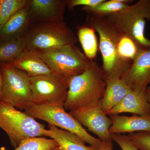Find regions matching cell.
<instances>
[{"instance_id": "25", "label": "cell", "mask_w": 150, "mask_h": 150, "mask_svg": "<svg viewBox=\"0 0 150 150\" xmlns=\"http://www.w3.org/2000/svg\"><path fill=\"white\" fill-rule=\"evenodd\" d=\"M112 141L115 142L122 150H140L133 144L127 135L122 134H111Z\"/></svg>"}, {"instance_id": "14", "label": "cell", "mask_w": 150, "mask_h": 150, "mask_svg": "<svg viewBox=\"0 0 150 150\" xmlns=\"http://www.w3.org/2000/svg\"><path fill=\"white\" fill-rule=\"evenodd\" d=\"M112 124L109 129L110 135L134 133L138 131L150 132V114L145 116L110 115Z\"/></svg>"}, {"instance_id": "3", "label": "cell", "mask_w": 150, "mask_h": 150, "mask_svg": "<svg viewBox=\"0 0 150 150\" xmlns=\"http://www.w3.org/2000/svg\"><path fill=\"white\" fill-rule=\"evenodd\" d=\"M89 22L99 35V48L103 62L101 69L104 79L121 78L128 68L118 56V30L105 16L92 15Z\"/></svg>"}, {"instance_id": "12", "label": "cell", "mask_w": 150, "mask_h": 150, "mask_svg": "<svg viewBox=\"0 0 150 150\" xmlns=\"http://www.w3.org/2000/svg\"><path fill=\"white\" fill-rule=\"evenodd\" d=\"M66 0H30V23L64 21Z\"/></svg>"}, {"instance_id": "20", "label": "cell", "mask_w": 150, "mask_h": 150, "mask_svg": "<svg viewBox=\"0 0 150 150\" xmlns=\"http://www.w3.org/2000/svg\"><path fill=\"white\" fill-rule=\"evenodd\" d=\"M77 37L84 54L92 61L96 57L99 48L95 30L90 26H81L78 29Z\"/></svg>"}, {"instance_id": "17", "label": "cell", "mask_w": 150, "mask_h": 150, "mask_svg": "<svg viewBox=\"0 0 150 150\" xmlns=\"http://www.w3.org/2000/svg\"><path fill=\"white\" fill-rule=\"evenodd\" d=\"M104 79L106 87L101 107L107 115V112L118 104L132 89L121 78H106Z\"/></svg>"}, {"instance_id": "1", "label": "cell", "mask_w": 150, "mask_h": 150, "mask_svg": "<svg viewBox=\"0 0 150 150\" xmlns=\"http://www.w3.org/2000/svg\"><path fill=\"white\" fill-rule=\"evenodd\" d=\"M105 87L102 70L93 62L83 73L69 78L64 104L65 109L70 111L81 108L101 105Z\"/></svg>"}, {"instance_id": "7", "label": "cell", "mask_w": 150, "mask_h": 150, "mask_svg": "<svg viewBox=\"0 0 150 150\" xmlns=\"http://www.w3.org/2000/svg\"><path fill=\"white\" fill-rule=\"evenodd\" d=\"M2 74V100L20 110L33 105V96L27 74L7 63L0 64Z\"/></svg>"}, {"instance_id": "21", "label": "cell", "mask_w": 150, "mask_h": 150, "mask_svg": "<svg viewBox=\"0 0 150 150\" xmlns=\"http://www.w3.org/2000/svg\"><path fill=\"white\" fill-rule=\"evenodd\" d=\"M30 0H0V30L20 10L28 5Z\"/></svg>"}, {"instance_id": "2", "label": "cell", "mask_w": 150, "mask_h": 150, "mask_svg": "<svg viewBox=\"0 0 150 150\" xmlns=\"http://www.w3.org/2000/svg\"><path fill=\"white\" fill-rule=\"evenodd\" d=\"M25 33V51L42 53L62 46L75 45L78 38L64 22L37 23Z\"/></svg>"}, {"instance_id": "16", "label": "cell", "mask_w": 150, "mask_h": 150, "mask_svg": "<svg viewBox=\"0 0 150 150\" xmlns=\"http://www.w3.org/2000/svg\"><path fill=\"white\" fill-rule=\"evenodd\" d=\"M42 134L56 141L64 150H98L86 146L85 142L77 135L52 125H48V129H43Z\"/></svg>"}, {"instance_id": "9", "label": "cell", "mask_w": 150, "mask_h": 150, "mask_svg": "<svg viewBox=\"0 0 150 150\" xmlns=\"http://www.w3.org/2000/svg\"><path fill=\"white\" fill-rule=\"evenodd\" d=\"M69 78L56 73L29 77L33 104L64 105Z\"/></svg>"}, {"instance_id": "26", "label": "cell", "mask_w": 150, "mask_h": 150, "mask_svg": "<svg viewBox=\"0 0 150 150\" xmlns=\"http://www.w3.org/2000/svg\"><path fill=\"white\" fill-rule=\"evenodd\" d=\"M104 0H69L67 1V6L69 9L74 8L78 6L83 7H92L97 5Z\"/></svg>"}, {"instance_id": "10", "label": "cell", "mask_w": 150, "mask_h": 150, "mask_svg": "<svg viewBox=\"0 0 150 150\" xmlns=\"http://www.w3.org/2000/svg\"><path fill=\"white\" fill-rule=\"evenodd\" d=\"M69 113L102 142L112 141L109 132L112 121L103 111L101 105L81 108L71 110Z\"/></svg>"}, {"instance_id": "28", "label": "cell", "mask_w": 150, "mask_h": 150, "mask_svg": "<svg viewBox=\"0 0 150 150\" xmlns=\"http://www.w3.org/2000/svg\"><path fill=\"white\" fill-rule=\"evenodd\" d=\"M2 74L1 69V66H0V101L2 100L1 90L2 87Z\"/></svg>"}, {"instance_id": "15", "label": "cell", "mask_w": 150, "mask_h": 150, "mask_svg": "<svg viewBox=\"0 0 150 150\" xmlns=\"http://www.w3.org/2000/svg\"><path fill=\"white\" fill-rule=\"evenodd\" d=\"M9 64L18 69L26 73L29 77L55 73L37 53L32 51H24L14 61Z\"/></svg>"}, {"instance_id": "4", "label": "cell", "mask_w": 150, "mask_h": 150, "mask_svg": "<svg viewBox=\"0 0 150 150\" xmlns=\"http://www.w3.org/2000/svg\"><path fill=\"white\" fill-rule=\"evenodd\" d=\"M121 33L133 39L142 50L150 49L145 34L146 19L150 22V1L139 0L116 13L105 16Z\"/></svg>"}, {"instance_id": "22", "label": "cell", "mask_w": 150, "mask_h": 150, "mask_svg": "<svg viewBox=\"0 0 150 150\" xmlns=\"http://www.w3.org/2000/svg\"><path fill=\"white\" fill-rule=\"evenodd\" d=\"M129 5L123 4L118 0H104L97 5L92 7H83V9L94 15L106 16L125 9Z\"/></svg>"}, {"instance_id": "24", "label": "cell", "mask_w": 150, "mask_h": 150, "mask_svg": "<svg viewBox=\"0 0 150 150\" xmlns=\"http://www.w3.org/2000/svg\"><path fill=\"white\" fill-rule=\"evenodd\" d=\"M127 136L139 150H150V132L138 131L129 133Z\"/></svg>"}, {"instance_id": "29", "label": "cell", "mask_w": 150, "mask_h": 150, "mask_svg": "<svg viewBox=\"0 0 150 150\" xmlns=\"http://www.w3.org/2000/svg\"><path fill=\"white\" fill-rule=\"evenodd\" d=\"M146 93L148 103H149L150 106V85L148 86L146 89Z\"/></svg>"}, {"instance_id": "5", "label": "cell", "mask_w": 150, "mask_h": 150, "mask_svg": "<svg viewBox=\"0 0 150 150\" xmlns=\"http://www.w3.org/2000/svg\"><path fill=\"white\" fill-rule=\"evenodd\" d=\"M64 105H33L24 112L34 118L46 121L48 125L61 128L80 137L85 143L98 149L102 142L90 135L72 115L66 111Z\"/></svg>"}, {"instance_id": "11", "label": "cell", "mask_w": 150, "mask_h": 150, "mask_svg": "<svg viewBox=\"0 0 150 150\" xmlns=\"http://www.w3.org/2000/svg\"><path fill=\"white\" fill-rule=\"evenodd\" d=\"M121 79L132 90L146 91L150 84V49L140 52Z\"/></svg>"}, {"instance_id": "23", "label": "cell", "mask_w": 150, "mask_h": 150, "mask_svg": "<svg viewBox=\"0 0 150 150\" xmlns=\"http://www.w3.org/2000/svg\"><path fill=\"white\" fill-rule=\"evenodd\" d=\"M59 146L52 139L43 137H32L22 140L14 150H51Z\"/></svg>"}, {"instance_id": "30", "label": "cell", "mask_w": 150, "mask_h": 150, "mask_svg": "<svg viewBox=\"0 0 150 150\" xmlns=\"http://www.w3.org/2000/svg\"><path fill=\"white\" fill-rule=\"evenodd\" d=\"M51 150H64L63 149H62L61 147L59 146H57L56 147L53 148Z\"/></svg>"}, {"instance_id": "18", "label": "cell", "mask_w": 150, "mask_h": 150, "mask_svg": "<svg viewBox=\"0 0 150 150\" xmlns=\"http://www.w3.org/2000/svg\"><path fill=\"white\" fill-rule=\"evenodd\" d=\"M29 5L15 14L0 30V41L19 37L27 31L31 24Z\"/></svg>"}, {"instance_id": "8", "label": "cell", "mask_w": 150, "mask_h": 150, "mask_svg": "<svg viewBox=\"0 0 150 150\" xmlns=\"http://www.w3.org/2000/svg\"><path fill=\"white\" fill-rule=\"evenodd\" d=\"M37 54L54 72L67 78L83 73L93 62L75 45H66Z\"/></svg>"}, {"instance_id": "13", "label": "cell", "mask_w": 150, "mask_h": 150, "mask_svg": "<svg viewBox=\"0 0 150 150\" xmlns=\"http://www.w3.org/2000/svg\"><path fill=\"white\" fill-rule=\"evenodd\" d=\"M123 112L145 116L150 114V106L145 91L132 90L118 104L107 112V115H118Z\"/></svg>"}, {"instance_id": "19", "label": "cell", "mask_w": 150, "mask_h": 150, "mask_svg": "<svg viewBox=\"0 0 150 150\" xmlns=\"http://www.w3.org/2000/svg\"><path fill=\"white\" fill-rule=\"evenodd\" d=\"M25 33L19 37L0 41V64L11 63L25 51Z\"/></svg>"}, {"instance_id": "27", "label": "cell", "mask_w": 150, "mask_h": 150, "mask_svg": "<svg viewBox=\"0 0 150 150\" xmlns=\"http://www.w3.org/2000/svg\"><path fill=\"white\" fill-rule=\"evenodd\" d=\"M98 150H112V141L102 142L101 146Z\"/></svg>"}, {"instance_id": "6", "label": "cell", "mask_w": 150, "mask_h": 150, "mask_svg": "<svg viewBox=\"0 0 150 150\" xmlns=\"http://www.w3.org/2000/svg\"><path fill=\"white\" fill-rule=\"evenodd\" d=\"M0 128L7 134L12 146L16 148L22 140L43 136L42 131L45 126L25 112L1 100Z\"/></svg>"}]
</instances>
